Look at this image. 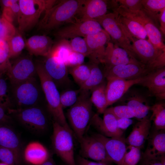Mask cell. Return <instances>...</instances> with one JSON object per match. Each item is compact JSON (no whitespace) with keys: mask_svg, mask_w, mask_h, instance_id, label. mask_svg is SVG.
<instances>
[{"mask_svg":"<svg viewBox=\"0 0 165 165\" xmlns=\"http://www.w3.org/2000/svg\"><path fill=\"white\" fill-rule=\"evenodd\" d=\"M0 146L12 151L15 156L17 165L20 164L22 157L21 142L11 126L0 124Z\"/></svg>","mask_w":165,"mask_h":165,"instance_id":"7402d4cb","label":"cell"},{"mask_svg":"<svg viewBox=\"0 0 165 165\" xmlns=\"http://www.w3.org/2000/svg\"><path fill=\"white\" fill-rule=\"evenodd\" d=\"M72 51L69 41L65 39H59L53 45L49 55L57 57L65 64Z\"/></svg>","mask_w":165,"mask_h":165,"instance_id":"e575fe53","label":"cell"},{"mask_svg":"<svg viewBox=\"0 0 165 165\" xmlns=\"http://www.w3.org/2000/svg\"><path fill=\"white\" fill-rule=\"evenodd\" d=\"M127 148L130 150L127 151L122 165H136L141 158V148L130 146Z\"/></svg>","mask_w":165,"mask_h":165,"instance_id":"60d3db41","label":"cell"},{"mask_svg":"<svg viewBox=\"0 0 165 165\" xmlns=\"http://www.w3.org/2000/svg\"><path fill=\"white\" fill-rule=\"evenodd\" d=\"M50 155L42 144L37 141H31L25 147L23 153L25 160L32 165H41L48 158Z\"/></svg>","mask_w":165,"mask_h":165,"instance_id":"83f0119b","label":"cell"},{"mask_svg":"<svg viewBox=\"0 0 165 165\" xmlns=\"http://www.w3.org/2000/svg\"><path fill=\"white\" fill-rule=\"evenodd\" d=\"M106 83L105 81L92 89L90 97V100L93 105L97 108V112L103 114L108 108L106 93Z\"/></svg>","mask_w":165,"mask_h":165,"instance_id":"f546056e","label":"cell"},{"mask_svg":"<svg viewBox=\"0 0 165 165\" xmlns=\"http://www.w3.org/2000/svg\"><path fill=\"white\" fill-rule=\"evenodd\" d=\"M141 165H165V156L152 159H142Z\"/></svg>","mask_w":165,"mask_h":165,"instance_id":"681fc988","label":"cell"},{"mask_svg":"<svg viewBox=\"0 0 165 165\" xmlns=\"http://www.w3.org/2000/svg\"><path fill=\"white\" fill-rule=\"evenodd\" d=\"M68 71L75 82L80 87L88 78L90 73V68L89 64H83L70 67Z\"/></svg>","mask_w":165,"mask_h":165,"instance_id":"8d00e7d4","label":"cell"},{"mask_svg":"<svg viewBox=\"0 0 165 165\" xmlns=\"http://www.w3.org/2000/svg\"><path fill=\"white\" fill-rule=\"evenodd\" d=\"M104 144L107 152L112 162L122 165L127 150L125 139L123 137L110 138L100 134L93 135Z\"/></svg>","mask_w":165,"mask_h":165,"instance_id":"d6986e66","label":"cell"},{"mask_svg":"<svg viewBox=\"0 0 165 165\" xmlns=\"http://www.w3.org/2000/svg\"><path fill=\"white\" fill-rule=\"evenodd\" d=\"M41 165H56L51 155Z\"/></svg>","mask_w":165,"mask_h":165,"instance_id":"db71d44e","label":"cell"},{"mask_svg":"<svg viewBox=\"0 0 165 165\" xmlns=\"http://www.w3.org/2000/svg\"><path fill=\"white\" fill-rule=\"evenodd\" d=\"M85 57L82 54L72 51L68 58L65 64L67 67L70 68L83 64Z\"/></svg>","mask_w":165,"mask_h":165,"instance_id":"7dc6e473","label":"cell"},{"mask_svg":"<svg viewBox=\"0 0 165 165\" xmlns=\"http://www.w3.org/2000/svg\"><path fill=\"white\" fill-rule=\"evenodd\" d=\"M141 78L130 80L119 79L107 80L106 93L108 107L122 98L132 86L138 83Z\"/></svg>","mask_w":165,"mask_h":165,"instance_id":"44dd1931","label":"cell"},{"mask_svg":"<svg viewBox=\"0 0 165 165\" xmlns=\"http://www.w3.org/2000/svg\"><path fill=\"white\" fill-rule=\"evenodd\" d=\"M44 68L57 88H68L72 82L68 76L67 66L56 57L49 55L46 57Z\"/></svg>","mask_w":165,"mask_h":165,"instance_id":"9a60e30c","label":"cell"},{"mask_svg":"<svg viewBox=\"0 0 165 165\" xmlns=\"http://www.w3.org/2000/svg\"><path fill=\"white\" fill-rule=\"evenodd\" d=\"M105 110L113 114L116 119H131L134 117L130 110L126 105L107 108Z\"/></svg>","mask_w":165,"mask_h":165,"instance_id":"ee69618b","label":"cell"},{"mask_svg":"<svg viewBox=\"0 0 165 165\" xmlns=\"http://www.w3.org/2000/svg\"><path fill=\"white\" fill-rule=\"evenodd\" d=\"M69 42L72 51L82 54L85 57H89V50L84 38L75 37L72 38Z\"/></svg>","mask_w":165,"mask_h":165,"instance_id":"7bdbcfd3","label":"cell"},{"mask_svg":"<svg viewBox=\"0 0 165 165\" xmlns=\"http://www.w3.org/2000/svg\"><path fill=\"white\" fill-rule=\"evenodd\" d=\"M151 127V121L148 117L139 120L129 135L125 139L126 144L129 146L141 149L150 134Z\"/></svg>","mask_w":165,"mask_h":165,"instance_id":"d4e9b609","label":"cell"},{"mask_svg":"<svg viewBox=\"0 0 165 165\" xmlns=\"http://www.w3.org/2000/svg\"><path fill=\"white\" fill-rule=\"evenodd\" d=\"M0 2L3 7L2 16L13 24L15 21L18 23L20 12L19 1L3 0Z\"/></svg>","mask_w":165,"mask_h":165,"instance_id":"1f68e13d","label":"cell"},{"mask_svg":"<svg viewBox=\"0 0 165 165\" xmlns=\"http://www.w3.org/2000/svg\"><path fill=\"white\" fill-rule=\"evenodd\" d=\"M90 92L81 90L77 101L69 108L66 112L72 130L78 141L84 135L94 115Z\"/></svg>","mask_w":165,"mask_h":165,"instance_id":"3957f363","label":"cell"},{"mask_svg":"<svg viewBox=\"0 0 165 165\" xmlns=\"http://www.w3.org/2000/svg\"><path fill=\"white\" fill-rule=\"evenodd\" d=\"M35 64L37 75L46 102L47 110L53 121L67 128H71L61 104L58 88L46 72L43 63L37 61Z\"/></svg>","mask_w":165,"mask_h":165,"instance_id":"7a4b0ae2","label":"cell"},{"mask_svg":"<svg viewBox=\"0 0 165 165\" xmlns=\"http://www.w3.org/2000/svg\"><path fill=\"white\" fill-rule=\"evenodd\" d=\"M118 18L119 22L132 35L138 38L146 39L147 37V33L143 27L140 23L131 19L121 16L118 14Z\"/></svg>","mask_w":165,"mask_h":165,"instance_id":"d6a6232c","label":"cell"},{"mask_svg":"<svg viewBox=\"0 0 165 165\" xmlns=\"http://www.w3.org/2000/svg\"><path fill=\"white\" fill-rule=\"evenodd\" d=\"M10 85L13 108H24L39 105L42 90L35 77Z\"/></svg>","mask_w":165,"mask_h":165,"instance_id":"277c9868","label":"cell"},{"mask_svg":"<svg viewBox=\"0 0 165 165\" xmlns=\"http://www.w3.org/2000/svg\"><path fill=\"white\" fill-rule=\"evenodd\" d=\"M90 73L85 82L79 88L81 90L91 91L105 81L104 74L99 64L90 62Z\"/></svg>","mask_w":165,"mask_h":165,"instance_id":"4dcf8cb0","label":"cell"},{"mask_svg":"<svg viewBox=\"0 0 165 165\" xmlns=\"http://www.w3.org/2000/svg\"><path fill=\"white\" fill-rule=\"evenodd\" d=\"M133 123L131 119L126 118L117 119V124L118 128L124 131Z\"/></svg>","mask_w":165,"mask_h":165,"instance_id":"f907efd6","label":"cell"},{"mask_svg":"<svg viewBox=\"0 0 165 165\" xmlns=\"http://www.w3.org/2000/svg\"><path fill=\"white\" fill-rule=\"evenodd\" d=\"M81 90L66 89L60 94V101L63 109L70 107L77 101Z\"/></svg>","mask_w":165,"mask_h":165,"instance_id":"f35d334b","label":"cell"},{"mask_svg":"<svg viewBox=\"0 0 165 165\" xmlns=\"http://www.w3.org/2000/svg\"><path fill=\"white\" fill-rule=\"evenodd\" d=\"M0 165H9L7 164L0 162Z\"/></svg>","mask_w":165,"mask_h":165,"instance_id":"9f6ffc18","label":"cell"},{"mask_svg":"<svg viewBox=\"0 0 165 165\" xmlns=\"http://www.w3.org/2000/svg\"><path fill=\"white\" fill-rule=\"evenodd\" d=\"M118 16V13L113 11L112 13H107L95 20L111 37L114 44L125 50L135 58L131 43L123 31Z\"/></svg>","mask_w":165,"mask_h":165,"instance_id":"9c48e42d","label":"cell"},{"mask_svg":"<svg viewBox=\"0 0 165 165\" xmlns=\"http://www.w3.org/2000/svg\"><path fill=\"white\" fill-rule=\"evenodd\" d=\"M6 74L10 85L25 81L35 77L37 75L35 64L28 57H18L11 63Z\"/></svg>","mask_w":165,"mask_h":165,"instance_id":"7c38bea8","label":"cell"},{"mask_svg":"<svg viewBox=\"0 0 165 165\" xmlns=\"http://www.w3.org/2000/svg\"><path fill=\"white\" fill-rule=\"evenodd\" d=\"M89 52L90 62L102 64L105 53V46L110 42V36L104 29L98 32L88 35L84 38Z\"/></svg>","mask_w":165,"mask_h":165,"instance_id":"2e32d148","label":"cell"},{"mask_svg":"<svg viewBox=\"0 0 165 165\" xmlns=\"http://www.w3.org/2000/svg\"><path fill=\"white\" fill-rule=\"evenodd\" d=\"M149 72L146 65L137 62L105 68L103 73L107 80L119 79L130 80L142 77Z\"/></svg>","mask_w":165,"mask_h":165,"instance_id":"5bb4252c","label":"cell"},{"mask_svg":"<svg viewBox=\"0 0 165 165\" xmlns=\"http://www.w3.org/2000/svg\"><path fill=\"white\" fill-rule=\"evenodd\" d=\"M105 47L103 64L105 68L130 63L140 62L123 49L111 42Z\"/></svg>","mask_w":165,"mask_h":165,"instance_id":"ffe728a7","label":"cell"},{"mask_svg":"<svg viewBox=\"0 0 165 165\" xmlns=\"http://www.w3.org/2000/svg\"><path fill=\"white\" fill-rule=\"evenodd\" d=\"M8 114L31 131L40 133L45 131L48 125L46 112L39 105L24 108H11Z\"/></svg>","mask_w":165,"mask_h":165,"instance_id":"8992f818","label":"cell"},{"mask_svg":"<svg viewBox=\"0 0 165 165\" xmlns=\"http://www.w3.org/2000/svg\"><path fill=\"white\" fill-rule=\"evenodd\" d=\"M142 10L158 28L159 15L165 9V0H141Z\"/></svg>","mask_w":165,"mask_h":165,"instance_id":"f1b7e54d","label":"cell"},{"mask_svg":"<svg viewBox=\"0 0 165 165\" xmlns=\"http://www.w3.org/2000/svg\"><path fill=\"white\" fill-rule=\"evenodd\" d=\"M159 22L160 23L159 28L161 33L165 35V9L161 11L159 15Z\"/></svg>","mask_w":165,"mask_h":165,"instance_id":"f5cc1de1","label":"cell"},{"mask_svg":"<svg viewBox=\"0 0 165 165\" xmlns=\"http://www.w3.org/2000/svg\"><path fill=\"white\" fill-rule=\"evenodd\" d=\"M147 148L142 159L157 158L165 155V130H156L149 134Z\"/></svg>","mask_w":165,"mask_h":165,"instance_id":"484cf974","label":"cell"},{"mask_svg":"<svg viewBox=\"0 0 165 165\" xmlns=\"http://www.w3.org/2000/svg\"><path fill=\"white\" fill-rule=\"evenodd\" d=\"M108 7L107 1L82 0L76 20H95L106 14Z\"/></svg>","mask_w":165,"mask_h":165,"instance_id":"603a6c76","label":"cell"},{"mask_svg":"<svg viewBox=\"0 0 165 165\" xmlns=\"http://www.w3.org/2000/svg\"><path fill=\"white\" fill-rule=\"evenodd\" d=\"M17 31L13 25L2 16L0 27V39L8 41Z\"/></svg>","mask_w":165,"mask_h":165,"instance_id":"b9f144b4","label":"cell"},{"mask_svg":"<svg viewBox=\"0 0 165 165\" xmlns=\"http://www.w3.org/2000/svg\"><path fill=\"white\" fill-rule=\"evenodd\" d=\"M119 22L125 35L131 43L135 58L146 67L152 64L162 53L165 52L156 50L148 40L135 37Z\"/></svg>","mask_w":165,"mask_h":165,"instance_id":"30bf717a","label":"cell"},{"mask_svg":"<svg viewBox=\"0 0 165 165\" xmlns=\"http://www.w3.org/2000/svg\"><path fill=\"white\" fill-rule=\"evenodd\" d=\"M128 92L123 100H125L126 105L129 108L134 117L139 120L148 117L150 106L145 97L135 91Z\"/></svg>","mask_w":165,"mask_h":165,"instance_id":"cb8c5ba5","label":"cell"},{"mask_svg":"<svg viewBox=\"0 0 165 165\" xmlns=\"http://www.w3.org/2000/svg\"><path fill=\"white\" fill-rule=\"evenodd\" d=\"M25 43V46L30 54L46 57L49 54L54 43L49 36L38 35L31 37Z\"/></svg>","mask_w":165,"mask_h":165,"instance_id":"4316f807","label":"cell"},{"mask_svg":"<svg viewBox=\"0 0 165 165\" xmlns=\"http://www.w3.org/2000/svg\"><path fill=\"white\" fill-rule=\"evenodd\" d=\"M2 18V14H1V13L0 12V27L1 24Z\"/></svg>","mask_w":165,"mask_h":165,"instance_id":"11a10c76","label":"cell"},{"mask_svg":"<svg viewBox=\"0 0 165 165\" xmlns=\"http://www.w3.org/2000/svg\"><path fill=\"white\" fill-rule=\"evenodd\" d=\"M82 0H64L59 1L45 12L38 23V29L48 32L57 29L65 24L75 22Z\"/></svg>","mask_w":165,"mask_h":165,"instance_id":"6da1fadb","label":"cell"},{"mask_svg":"<svg viewBox=\"0 0 165 165\" xmlns=\"http://www.w3.org/2000/svg\"><path fill=\"white\" fill-rule=\"evenodd\" d=\"M112 9L119 14L131 19L140 23L145 30L148 40L155 48L160 51H165L162 34L154 22L142 10L130 11L115 3Z\"/></svg>","mask_w":165,"mask_h":165,"instance_id":"ba28073f","label":"cell"},{"mask_svg":"<svg viewBox=\"0 0 165 165\" xmlns=\"http://www.w3.org/2000/svg\"><path fill=\"white\" fill-rule=\"evenodd\" d=\"M138 84L147 88L159 100L165 99V68L152 71L141 78Z\"/></svg>","mask_w":165,"mask_h":165,"instance_id":"e0dca14e","label":"cell"},{"mask_svg":"<svg viewBox=\"0 0 165 165\" xmlns=\"http://www.w3.org/2000/svg\"><path fill=\"white\" fill-rule=\"evenodd\" d=\"M20 12L18 23L19 31H28L38 24L42 13L59 1L55 0H19Z\"/></svg>","mask_w":165,"mask_h":165,"instance_id":"5b68a950","label":"cell"},{"mask_svg":"<svg viewBox=\"0 0 165 165\" xmlns=\"http://www.w3.org/2000/svg\"><path fill=\"white\" fill-rule=\"evenodd\" d=\"M53 126L52 143L55 153L66 165H76L72 130L53 121Z\"/></svg>","mask_w":165,"mask_h":165,"instance_id":"52a82bcc","label":"cell"},{"mask_svg":"<svg viewBox=\"0 0 165 165\" xmlns=\"http://www.w3.org/2000/svg\"><path fill=\"white\" fill-rule=\"evenodd\" d=\"M0 162L9 165H17L16 159L10 150L0 146Z\"/></svg>","mask_w":165,"mask_h":165,"instance_id":"bcb514c9","label":"cell"},{"mask_svg":"<svg viewBox=\"0 0 165 165\" xmlns=\"http://www.w3.org/2000/svg\"><path fill=\"white\" fill-rule=\"evenodd\" d=\"M104 30L95 20H76L57 29L55 36L59 39L73 38L76 37L84 38Z\"/></svg>","mask_w":165,"mask_h":165,"instance_id":"8fae6325","label":"cell"},{"mask_svg":"<svg viewBox=\"0 0 165 165\" xmlns=\"http://www.w3.org/2000/svg\"><path fill=\"white\" fill-rule=\"evenodd\" d=\"M13 119L8 114L7 111L0 107V124L11 126L13 123Z\"/></svg>","mask_w":165,"mask_h":165,"instance_id":"c3c4849f","label":"cell"},{"mask_svg":"<svg viewBox=\"0 0 165 165\" xmlns=\"http://www.w3.org/2000/svg\"><path fill=\"white\" fill-rule=\"evenodd\" d=\"M75 161L76 165H106L100 162L89 160L80 156L77 157Z\"/></svg>","mask_w":165,"mask_h":165,"instance_id":"816d5d0a","label":"cell"},{"mask_svg":"<svg viewBox=\"0 0 165 165\" xmlns=\"http://www.w3.org/2000/svg\"><path fill=\"white\" fill-rule=\"evenodd\" d=\"M152 113L150 119L153 122L156 130L165 129V105L158 103L150 107Z\"/></svg>","mask_w":165,"mask_h":165,"instance_id":"d590c367","label":"cell"},{"mask_svg":"<svg viewBox=\"0 0 165 165\" xmlns=\"http://www.w3.org/2000/svg\"><path fill=\"white\" fill-rule=\"evenodd\" d=\"M116 4L132 11L142 10L141 0H116Z\"/></svg>","mask_w":165,"mask_h":165,"instance_id":"f6af8a7d","label":"cell"},{"mask_svg":"<svg viewBox=\"0 0 165 165\" xmlns=\"http://www.w3.org/2000/svg\"><path fill=\"white\" fill-rule=\"evenodd\" d=\"M10 63L7 42L0 39V76L6 73Z\"/></svg>","mask_w":165,"mask_h":165,"instance_id":"ab89813d","label":"cell"},{"mask_svg":"<svg viewBox=\"0 0 165 165\" xmlns=\"http://www.w3.org/2000/svg\"><path fill=\"white\" fill-rule=\"evenodd\" d=\"M7 42L9 48L10 59L18 57L25 46L23 38L17 31L15 35Z\"/></svg>","mask_w":165,"mask_h":165,"instance_id":"74e56055","label":"cell"},{"mask_svg":"<svg viewBox=\"0 0 165 165\" xmlns=\"http://www.w3.org/2000/svg\"><path fill=\"white\" fill-rule=\"evenodd\" d=\"M6 73L0 76V107L7 111L13 108L9 82Z\"/></svg>","mask_w":165,"mask_h":165,"instance_id":"836d02e7","label":"cell"},{"mask_svg":"<svg viewBox=\"0 0 165 165\" xmlns=\"http://www.w3.org/2000/svg\"><path fill=\"white\" fill-rule=\"evenodd\" d=\"M103 114V119L97 114H94L90 123L104 136L110 138L123 137V131L118 128L116 117L106 110Z\"/></svg>","mask_w":165,"mask_h":165,"instance_id":"ac0fdd59","label":"cell"},{"mask_svg":"<svg viewBox=\"0 0 165 165\" xmlns=\"http://www.w3.org/2000/svg\"><path fill=\"white\" fill-rule=\"evenodd\" d=\"M79 141L80 144V156L82 157L106 165H110L112 162L104 144L93 135H84Z\"/></svg>","mask_w":165,"mask_h":165,"instance_id":"4fadbf2b","label":"cell"}]
</instances>
